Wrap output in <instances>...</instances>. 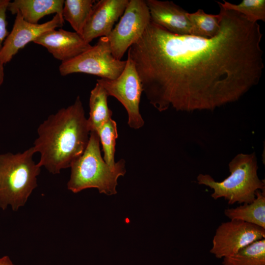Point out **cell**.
I'll return each instance as SVG.
<instances>
[{
  "instance_id": "1",
  "label": "cell",
  "mask_w": 265,
  "mask_h": 265,
  "mask_svg": "<svg viewBox=\"0 0 265 265\" xmlns=\"http://www.w3.org/2000/svg\"><path fill=\"white\" fill-rule=\"evenodd\" d=\"M213 37L173 34L151 21L128 49L142 91L160 112L213 111L258 84L264 69L258 22L218 4Z\"/></svg>"
},
{
  "instance_id": "2",
  "label": "cell",
  "mask_w": 265,
  "mask_h": 265,
  "mask_svg": "<svg viewBox=\"0 0 265 265\" xmlns=\"http://www.w3.org/2000/svg\"><path fill=\"white\" fill-rule=\"evenodd\" d=\"M90 131L79 96L74 103L50 115L37 129L33 146L40 154L38 165L56 174L72 164L84 152Z\"/></svg>"
},
{
  "instance_id": "3",
  "label": "cell",
  "mask_w": 265,
  "mask_h": 265,
  "mask_svg": "<svg viewBox=\"0 0 265 265\" xmlns=\"http://www.w3.org/2000/svg\"><path fill=\"white\" fill-rule=\"evenodd\" d=\"M70 167L71 173L67 188L74 193L96 188L101 193L115 194L118 178L126 173L124 159L116 162L114 168L104 161L101 154L100 139L96 132H90L84 152Z\"/></svg>"
},
{
  "instance_id": "4",
  "label": "cell",
  "mask_w": 265,
  "mask_h": 265,
  "mask_svg": "<svg viewBox=\"0 0 265 265\" xmlns=\"http://www.w3.org/2000/svg\"><path fill=\"white\" fill-rule=\"evenodd\" d=\"M33 147L23 153L0 155V208L17 211L37 186L40 167L32 159Z\"/></svg>"
},
{
  "instance_id": "5",
  "label": "cell",
  "mask_w": 265,
  "mask_h": 265,
  "mask_svg": "<svg viewBox=\"0 0 265 265\" xmlns=\"http://www.w3.org/2000/svg\"><path fill=\"white\" fill-rule=\"evenodd\" d=\"M230 175L221 182L215 181L209 174H200L198 184L213 190L211 196L215 200L224 198L233 205L250 203L256 197L257 190L265 189V181L257 174L258 165L255 153H240L229 163Z\"/></svg>"
},
{
  "instance_id": "6",
  "label": "cell",
  "mask_w": 265,
  "mask_h": 265,
  "mask_svg": "<svg viewBox=\"0 0 265 265\" xmlns=\"http://www.w3.org/2000/svg\"><path fill=\"white\" fill-rule=\"evenodd\" d=\"M126 64V60L114 57L107 37H102L89 50L70 60L61 63L59 70L62 76L84 73L102 79L114 80L121 75Z\"/></svg>"
},
{
  "instance_id": "7",
  "label": "cell",
  "mask_w": 265,
  "mask_h": 265,
  "mask_svg": "<svg viewBox=\"0 0 265 265\" xmlns=\"http://www.w3.org/2000/svg\"><path fill=\"white\" fill-rule=\"evenodd\" d=\"M106 90L108 96L117 99L126 108L129 126L138 129L144 124L140 113L139 103L142 91L141 82L132 60L128 55L126 66L116 79L97 80Z\"/></svg>"
},
{
  "instance_id": "8",
  "label": "cell",
  "mask_w": 265,
  "mask_h": 265,
  "mask_svg": "<svg viewBox=\"0 0 265 265\" xmlns=\"http://www.w3.org/2000/svg\"><path fill=\"white\" fill-rule=\"evenodd\" d=\"M150 21L145 0H129L119 21L107 37L114 57L121 60L142 36Z\"/></svg>"
},
{
  "instance_id": "9",
  "label": "cell",
  "mask_w": 265,
  "mask_h": 265,
  "mask_svg": "<svg viewBox=\"0 0 265 265\" xmlns=\"http://www.w3.org/2000/svg\"><path fill=\"white\" fill-rule=\"evenodd\" d=\"M265 238V229L241 220H231L216 229L210 252L217 258H223Z\"/></svg>"
},
{
  "instance_id": "10",
  "label": "cell",
  "mask_w": 265,
  "mask_h": 265,
  "mask_svg": "<svg viewBox=\"0 0 265 265\" xmlns=\"http://www.w3.org/2000/svg\"><path fill=\"white\" fill-rule=\"evenodd\" d=\"M16 15L12 30L0 51V62L3 65L10 62L19 50L28 43L34 42L47 31L62 26L64 22L63 17L56 14L47 22L33 24L26 21L19 12Z\"/></svg>"
},
{
  "instance_id": "11",
  "label": "cell",
  "mask_w": 265,
  "mask_h": 265,
  "mask_svg": "<svg viewBox=\"0 0 265 265\" xmlns=\"http://www.w3.org/2000/svg\"><path fill=\"white\" fill-rule=\"evenodd\" d=\"M129 0H100L94 3L81 36L90 43L99 37H107L123 15Z\"/></svg>"
},
{
  "instance_id": "12",
  "label": "cell",
  "mask_w": 265,
  "mask_h": 265,
  "mask_svg": "<svg viewBox=\"0 0 265 265\" xmlns=\"http://www.w3.org/2000/svg\"><path fill=\"white\" fill-rule=\"evenodd\" d=\"M33 42L46 48L55 58L61 63L73 59L92 46L86 42L80 34L62 28L47 31Z\"/></svg>"
},
{
  "instance_id": "13",
  "label": "cell",
  "mask_w": 265,
  "mask_h": 265,
  "mask_svg": "<svg viewBox=\"0 0 265 265\" xmlns=\"http://www.w3.org/2000/svg\"><path fill=\"white\" fill-rule=\"evenodd\" d=\"M151 21L168 31L180 35H192L187 12L171 1L146 0Z\"/></svg>"
},
{
  "instance_id": "14",
  "label": "cell",
  "mask_w": 265,
  "mask_h": 265,
  "mask_svg": "<svg viewBox=\"0 0 265 265\" xmlns=\"http://www.w3.org/2000/svg\"><path fill=\"white\" fill-rule=\"evenodd\" d=\"M63 0H14L9 1L7 10L12 14L19 12L26 22L38 24L44 16L55 13L62 16Z\"/></svg>"
},
{
  "instance_id": "15",
  "label": "cell",
  "mask_w": 265,
  "mask_h": 265,
  "mask_svg": "<svg viewBox=\"0 0 265 265\" xmlns=\"http://www.w3.org/2000/svg\"><path fill=\"white\" fill-rule=\"evenodd\" d=\"M225 215L231 220H239L265 229V190H257L255 199L235 208L227 209Z\"/></svg>"
},
{
  "instance_id": "16",
  "label": "cell",
  "mask_w": 265,
  "mask_h": 265,
  "mask_svg": "<svg viewBox=\"0 0 265 265\" xmlns=\"http://www.w3.org/2000/svg\"><path fill=\"white\" fill-rule=\"evenodd\" d=\"M108 96L104 88L97 82L89 97L90 111L87 122L90 132H96L101 126L111 118L112 112L108 107Z\"/></svg>"
},
{
  "instance_id": "17",
  "label": "cell",
  "mask_w": 265,
  "mask_h": 265,
  "mask_svg": "<svg viewBox=\"0 0 265 265\" xmlns=\"http://www.w3.org/2000/svg\"><path fill=\"white\" fill-rule=\"evenodd\" d=\"M95 1L94 0H64L63 18L81 36Z\"/></svg>"
},
{
  "instance_id": "18",
  "label": "cell",
  "mask_w": 265,
  "mask_h": 265,
  "mask_svg": "<svg viewBox=\"0 0 265 265\" xmlns=\"http://www.w3.org/2000/svg\"><path fill=\"white\" fill-rule=\"evenodd\" d=\"M187 18L192 26V35L210 38L215 36L220 27L221 15L206 13L199 9L193 13H188Z\"/></svg>"
},
{
  "instance_id": "19",
  "label": "cell",
  "mask_w": 265,
  "mask_h": 265,
  "mask_svg": "<svg viewBox=\"0 0 265 265\" xmlns=\"http://www.w3.org/2000/svg\"><path fill=\"white\" fill-rule=\"evenodd\" d=\"M223 265H265V239L257 240L223 258Z\"/></svg>"
},
{
  "instance_id": "20",
  "label": "cell",
  "mask_w": 265,
  "mask_h": 265,
  "mask_svg": "<svg viewBox=\"0 0 265 265\" xmlns=\"http://www.w3.org/2000/svg\"><path fill=\"white\" fill-rule=\"evenodd\" d=\"M96 132L102 145L104 161L111 168H114L116 140L118 137L116 122L109 119L100 126Z\"/></svg>"
},
{
  "instance_id": "21",
  "label": "cell",
  "mask_w": 265,
  "mask_h": 265,
  "mask_svg": "<svg viewBox=\"0 0 265 265\" xmlns=\"http://www.w3.org/2000/svg\"><path fill=\"white\" fill-rule=\"evenodd\" d=\"M217 3L224 8L240 13L251 22H265V0H243L238 4L226 0H223V2L217 1Z\"/></svg>"
},
{
  "instance_id": "22",
  "label": "cell",
  "mask_w": 265,
  "mask_h": 265,
  "mask_svg": "<svg viewBox=\"0 0 265 265\" xmlns=\"http://www.w3.org/2000/svg\"><path fill=\"white\" fill-rule=\"evenodd\" d=\"M9 1V0H0V51L9 34L7 28L6 11Z\"/></svg>"
},
{
  "instance_id": "23",
  "label": "cell",
  "mask_w": 265,
  "mask_h": 265,
  "mask_svg": "<svg viewBox=\"0 0 265 265\" xmlns=\"http://www.w3.org/2000/svg\"><path fill=\"white\" fill-rule=\"evenodd\" d=\"M0 265H15L8 256H4L0 258Z\"/></svg>"
},
{
  "instance_id": "24",
  "label": "cell",
  "mask_w": 265,
  "mask_h": 265,
  "mask_svg": "<svg viewBox=\"0 0 265 265\" xmlns=\"http://www.w3.org/2000/svg\"><path fill=\"white\" fill-rule=\"evenodd\" d=\"M4 69L3 64L0 62V86L3 83L4 80Z\"/></svg>"
}]
</instances>
